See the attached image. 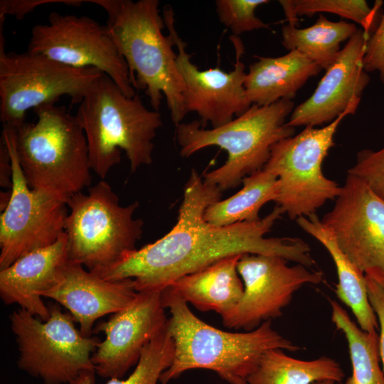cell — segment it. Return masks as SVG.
Returning <instances> with one entry per match:
<instances>
[{
	"mask_svg": "<svg viewBox=\"0 0 384 384\" xmlns=\"http://www.w3.org/2000/svg\"><path fill=\"white\" fill-rule=\"evenodd\" d=\"M221 196L216 186L206 183L193 169L173 228L156 241L93 273L106 280L132 279L138 292H162L177 279L232 255H276L307 267L315 263L309 245L303 240L265 238L284 213L277 205L256 221L225 226L207 222L206 209L220 200Z\"/></svg>",
	"mask_w": 384,
	"mask_h": 384,
	"instance_id": "cell-1",
	"label": "cell"
},
{
	"mask_svg": "<svg viewBox=\"0 0 384 384\" xmlns=\"http://www.w3.org/2000/svg\"><path fill=\"white\" fill-rule=\"evenodd\" d=\"M347 115L342 114L321 128L306 126L298 134L272 146L263 169L277 177L279 193L275 202L290 219L316 213L326 201L339 195L341 186L324 176L322 163L335 145L338 127Z\"/></svg>",
	"mask_w": 384,
	"mask_h": 384,
	"instance_id": "cell-10",
	"label": "cell"
},
{
	"mask_svg": "<svg viewBox=\"0 0 384 384\" xmlns=\"http://www.w3.org/2000/svg\"><path fill=\"white\" fill-rule=\"evenodd\" d=\"M137 293L132 279L106 280L70 260L58 282L41 297L65 306L79 324L80 333L89 337L99 318L125 309Z\"/></svg>",
	"mask_w": 384,
	"mask_h": 384,
	"instance_id": "cell-18",
	"label": "cell"
},
{
	"mask_svg": "<svg viewBox=\"0 0 384 384\" xmlns=\"http://www.w3.org/2000/svg\"><path fill=\"white\" fill-rule=\"evenodd\" d=\"M75 116L87 139L91 169L102 179L120 162V149L132 172L152 163L160 114L147 109L137 93L126 96L106 74L85 93Z\"/></svg>",
	"mask_w": 384,
	"mask_h": 384,
	"instance_id": "cell-4",
	"label": "cell"
},
{
	"mask_svg": "<svg viewBox=\"0 0 384 384\" xmlns=\"http://www.w3.org/2000/svg\"><path fill=\"white\" fill-rule=\"evenodd\" d=\"M242 255L221 259L175 280L171 287L187 303L202 311L228 314L238 303L244 290L238 272Z\"/></svg>",
	"mask_w": 384,
	"mask_h": 384,
	"instance_id": "cell-21",
	"label": "cell"
},
{
	"mask_svg": "<svg viewBox=\"0 0 384 384\" xmlns=\"http://www.w3.org/2000/svg\"><path fill=\"white\" fill-rule=\"evenodd\" d=\"M358 30L353 23L331 21L322 14L305 28L289 23L283 26L282 44L289 51L298 50L326 70L338 58L341 43L348 41Z\"/></svg>",
	"mask_w": 384,
	"mask_h": 384,
	"instance_id": "cell-25",
	"label": "cell"
},
{
	"mask_svg": "<svg viewBox=\"0 0 384 384\" xmlns=\"http://www.w3.org/2000/svg\"><path fill=\"white\" fill-rule=\"evenodd\" d=\"M168 321L161 292H138L127 307L94 328L93 333L105 334L91 357L96 373L121 379L137 364L146 344L166 329Z\"/></svg>",
	"mask_w": 384,
	"mask_h": 384,
	"instance_id": "cell-16",
	"label": "cell"
},
{
	"mask_svg": "<svg viewBox=\"0 0 384 384\" xmlns=\"http://www.w3.org/2000/svg\"><path fill=\"white\" fill-rule=\"evenodd\" d=\"M11 189L6 191H1L0 193V210L3 212L7 207L11 199Z\"/></svg>",
	"mask_w": 384,
	"mask_h": 384,
	"instance_id": "cell-35",
	"label": "cell"
},
{
	"mask_svg": "<svg viewBox=\"0 0 384 384\" xmlns=\"http://www.w3.org/2000/svg\"><path fill=\"white\" fill-rule=\"evenodd\" d=\"M174 343L166 329L146 344L139 360L127 379L110 378L106 384H157L161 375L171 365Z\"/></svg>",
	"mask_w": 384,
	"mask_h": 384,
	"instance_id": "cell-28",
	"label": "cell"
},
{
	"mask_svg": "<svg viewBox=\"0 0 384 384\" xmlns=\"http://www.w3.org/2000/svg\"><path fill=\"white\" fill-rule=\"evenodd\" d=\"M48 23L31 29L28 51L74 68H95L129 97L137 95L127 64L105 26L87 16L53 11Z\"/></svg>",
	"mask_w": 384,
	"mask_h": 384,
	"instance_id": "cell-12",
	"label": "cell"
},
{
	"mask_svg": "<svg viewBox=\"0 0 384 384\" xmlns=\"http://www.w3.org/2000/svg\"><path fill=\"white\" fill-rule=\"evenodd\" d=\"M321 221L357 269L384 274V201L364 183L348 174Z\"/></svg>",
	"mask_w": 384,
	"mask_h": 384,
	"instance_id": "cell-15",
	"label": "cell"
},
{
	"mask_svg": "<svg viewBox=\"0 0 384 384\" xmlns=\"http://www.w3.org/2000/svg\"><path fill=\"white\" fill-rule=\"evenodd\" d=\"M242 188L230 197L210 204L205 210L204 219L215 225L225 226L260 219L261 208L276 201L279 193L277 177L262 169L242 181Z\"/></svg>",
	"mask_w": 384,
	"mask_h": 384,
	"instance_id": "cell-24",
	"label": "cell"
},
{
	"mask_svg": "<svg viewBox=\"0 0 384 384\" xmlns=\"http://www.w3.org/2000/svg\"><path fill=\"white\" fill-rule=\"evenodd\" d=\"M348 174L358 178L384 201V147L376 151H360Z\"/></svg>",
	"mask_w": 384,
	"mask_h": 384,
	"instance_id": "cell-30",
	"label": "cell"
},
{
	"mask_svg": "<svg viewBox=\"0 0 384 384\" xmlns=\"http://www.w3.org/2000/svg\"><path fill=\"white\" fill-rule=\"evenodd\" d=\"M294 107L292 100L252 105L230 122L208 129L202 127L199 120L181 122L176 127L180 154L188 158L211 146L225 149L228 152L225 164L206 174L203 181L221 191L235 188L247 174L264 168L274 144L294 135L295 129L285 122Z\"/></svg>",
	"mask_w": 384,
	"mask_h": 384,
	"instance_id": "cell-6",
	"label": "cell"
},
{
	"mask_svg": "<svg viewBox=\"0 0 384 384\" xmlns=\"http://www.w3.org/2000/svg\"><path fill=\"white\" fill-rule=\"evenodd\" d=\"M86 1L82 0H1L0 17L12 15L16 19L21 20L25 15L36 7L50 3H63L66 5L80 6Z\"/></svg>",
	"mask_w": 384,
	"mask_h": 384,
	"instance_id": "cell-33",
	"label": "cell"
},
{
	"mask_svg": "<svg viewBox=\"0 0 384 384\" xmlns=\"http://www.w3.org/2000/svg\"><path fill=\"white\" fill-rule=\"evenodd\" d=\"M35 123L16 129V151L26 181L32 189L67 201L90 187L89 151L84 130L64 106L47 104L34 109Z\"/></svg>",
	"mask_w": 384,
	"mask_h": 384,
	"instance_id": "cell-5",
	"label": "cell"
},
{
	"mask_svg": "<svg viewBox=\"0 0 384 384\" xmlns=\"http://www.w3.org/2000/svg\"><path fill=\"white\" fill-rule=\"evenodd\" d=\"M1 138L11 159L12 186L0 215V270L55 242L64 233L68 213L66 200L28 185L18 158L16 129L3 125Z\"/></svg>",
	"mask_w": 384,
	"mask_h": 384,
	"instance_id": "cell-11",
	"label": "cell"
},
{
	"mask_svg": "<svg viewBox=\"0 0 384 384\" xmlns=\"http://www.w3.org/2000/svg\"><path fill=\"white\" fill-rule=\"evenodd\" d=\"M298 225L316 239L329 252L337 272V297L353 312L359 327L366 331H376L378 321L368 299L365 275L338 247L329 229L316 213L296 219Z\"/></svg>",
	"mask_w": 384,
	"mask_h": 384,
	"instance_id": "cell-22",
	"label": "cell"
},
{
	"mask_svg": "<svg viewBox=\"0 0 384 384\" xmlns=\"http://www.w3.org/2000/svg\"><path fill=\"white\" fill-rule=\"evenodd\" d=\"M344 376L340 364L331 358L304 361L287 355L282 349H270L261 357L247 384H314L325 380L340 383Z\"/></svg>",
	"mask_w": 384,
	"mask_h": 384,
	"instance_id": "cell-23",
	"label": "cell"
},
{
	"mask_svg": "<svg viewBox=\"0 0 384 384\" xmlns=\"http://www.w3.org/2000/svg\"><path fill=\"white\" fill-rule=\"evenodd\" d=\"M331 321L347 342L352 374L346 381L336 384H384V371L380 366L379 335L377 331L362 330L346 311L329 299Z\"/></svg>",
	"mask_w": 384,
	"mask_h": 384,
	"instance_id": "cell-26",
	"label": "cell"
},
{
	"mask_svg": "<svg viewBox=\"0 0 384 384\" xmlns=\"http://www.w3.org/2000/svg\"><path fill=\"white\" fill-rule=\"evenodd\" d=\"M286 259L276 255L244 254L238 272L244 285L237 305L225 316L228 328L252 331L262 323L282 316L294 294L305 284H318L323 273L301 264L289 267Z\"/></svg>",
	"mask_w": 384,
	"mask_h": 384,
	"instance_id": "cell-13",
	"label": "cell"
},
{
	"mask_svg": "<svg viewBox=\"0 0 384 384\" xmlns=\"http://www.w3.org/2000/svg\"><path fill=\"white\" fill-rule=\"evenodd\" d=\"M369 302L380 325V358L384 371V274L378 271L364 274Z\"/></svg>",
	"mask_w": 384,
	"mask_h": 384,
	"instance_id": "cell-31",
	"label": "cell"
},
{
	"mask_svg": "<svg viewBox=\"0 0 384 384\" xmlns=\"http://www.w3.org/2000/svg\"><path fill=\"white\" fill-rule=\"evenodd\" d=\"M370 33L363 28L346 42L313 94L294 108L287 124L292 127L328 124L342 114L355 113L370 82L363 58Z\"/></svg>",
	"mask_w": 384,
	"mask_h": 384,
	"instance_id": "cell-17",
	"label": "cell"
},
{
	"mask_svg": "<svg viewBox=\"0 0 384 384\" xmlns=\"http://www.w3.org/2000/svg\"><path fill=\"white\" fill-rule=\"evenodd\" d=\"M46 321L20 308L10 315L19 356L18 368L44 384H95L91 357L100 343L84 336L70 313L58 303L50 304Z\"/></svg>",
	"mask_w": 384,
	"mask_h": 384,
	"instance_id": "cell-7",
	"label": "cell"
},
{
	"mask_svg": "<svg viewBox=\"0 0 384 384\" xmlns=\"http://www.w3.org/2000/svg\"><path fill=\"white\" fill-rule=\"evenodd\" d=\"M249 66L244 86L252 105H270L292 100L307 80L322 68L298 50L277 57H257Z\"/></svg>",
	"mask_w": 384,
	"mask_h": 384,
	"instance_id": "cell-20",
	"label": "cell"
},
{
	"mask_svg": "<svg viewBox=\"0 0 384 384\" xmlns=\"http://www.w3.org/2000/svg\"><path fill=\"white\" fill-rule=\"evenodd\" d=\"M363 65L368 73L378 72L384 85V14L378 26L366 42Z\"/></svg>",
	"mask_w": 384,
	"mask_h": 384,
	"instance_id": "cell-32",
	"label": "cell"
},
{
	"mask_svg": "<svg viewBox=\"0 0 384 384\" xmlns=\"http://www.w3.org/2000/svg\"><path fill=\"white\" fill-rule=\"evenodd\" d=\"M314 384H336V382L331 380H325L316 382Z\"/></svg>",
	"mask_w": 384,
	"mask_h": 384,
	"instance_id": "cell-36",
	"label": "cell"
},
{
	"mask_svg": "<svg viewBox=\"0 0 384 384\" xmlns=\"http://www.w3.org/2000/svg\"><path fill=\"white\" fill-rule=\"evenodd\" d=\"M0 186L6 189L12 186V164L10 153L4 140H0Z\"/></svg>",
	"mask_w": 384,
	"mask_h": 384,
	"instance_id": "cell-34",
	"label": "cell"
},
{
	"mask_svg": "<svg viewBox=\"0 0 384 384\" xmlns=\"http://www.w3.org/2000/svg\"><path fill=\"white\" fill-rule=\"evenodd\" d=\"M70 208L65 230L71 261L94 272L118 262L136 250L142 234L143 221L134 218L139 203L119 204L111 186L102 179L68 200Z\"/></svg>",
	"mask_w": 384,
	"mask_h": 384,
	"instance_id": "cell-8",
	"label": "cell"
},
{
	"mask_svg": "<svg viewBox=\"0 0 384 384\" xmlns=\"http://www.w3.org/2000/svg\"><path fill=\"white\" fill-rule=\"evenodd\" d=\"M268 0H216L219 21L238 36L246 32L269 28V25L256 16L255 10Z\"/></svg>",
	"mask_w": 384,
	"mask_h": 384,
	"instance_id": "cell-29",
	"label": "cell"
},
{
	"mask_svg": "<svg viewBox=\"0 0 384 384\" xmlns=\"http://www.w3.org/2000/svg\"><path fill=\"white\" fill-rule=\"evenodd\" d=\"M108 14L106 28L125 60L133 87L144 90L154 110L159 112L163 95L171 118L178 126L187 114L183 82L158 0H89Z\"/></svg>",
	"mask_w": 384,
	"mask_h": 384,
	"instance_id": "cell-3",
	"label": "cell"
},
{
	"mask_svg": "<svg viewBox=\"0 0 384 384\" xmlns=\"http://www.w3.org/2000/svg\"><path fill=\"white\" fill-rule=\"evenodd\" d=\"M161 298L171 314L168 329L174 340V355L160 376L161 384L192 369L213 370L229 384H247L248 377L268 350L302 349L275 331L271 320L247 332L224 331L193 314L188 303L171 287L161 292Z\"/></svg>",
	"mask_w": 384,
	"mask_h": 384,
	"instance_id": "cell-2",
	"label": "cell"
},
{
	"mask_svg": "<svg viewBox=\"0 0 384 384\" xmlns=\"http://www.w3.org/2000/svg\"><path fill=\"white\" fill-rule=\"evenodd\" d=\"M279 3L289 23L296 26L298 16L329 13L356 22L369 33L382 4L378 1L370 7L365 0H280Z\"/></svg>",
	"mask_w": 384,
	"mask_h": 384,
	"instance_id": "cell-27",
	"label": "cell"
},
{
	"mask_svg": "<svg viewBox=\"0 0 384 384\" xmlns=\"http://www.w3.org/2000/svg\"><path fill=\"white\" fill-rule=\"evenodd\" d=\"M70 261L64 232L53 244L29 252L0 270V297L6 304H17L46 321L50 310L41 294L60 280Z\"/></svg>",
	"mask_w": 384,
	"mask_h": 384,
	"instance_id": "cell-19",
	"label": "cell"
},
{
	"mask_svg": "<svg viewBox=\"0 0 384 384\" xmlns=\"http://www.w3.org/2000/svg\"><path fill=\"white\" fill-rule=\"evenodd\" d=\"M163 18L177 48L176 63L184 85L183 97L186 112L198 114L202 127L210 123L212 128H217L247 111L252 104L244 86L247 73L241 58L245 48L239 37L230 38L235 51L232 71L225 72L218 67L201 70L191 61L186 44L176 30L174 13L170 6L164 8Z\"/></svg>",
	"mask_w": 384,
	"mask_h": 384,
	"instance_id": "cell-14",
	"label": "cell"
},
{
	"mask_svg": "<svg viewBox=\"0 0 384 384\" xmlns=\"http://www.w3.org/2000/svg\"><path fill=\"white\" fill-rule=\"evenodd\" d=\"M0 23V119L14 128L26 122L31 108L55 104L68 95L80 104L92 85L104 73L95 68H74L46 55L6 53Z\"/></svg>",
	"mask_w": 384,
	"mask_h": 384,
	"instance_id": "cell-9",
	"label": "cell"
}]
</instances>
